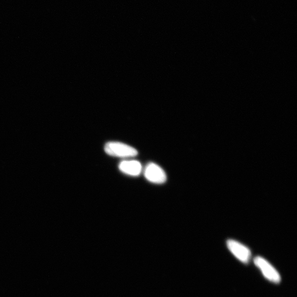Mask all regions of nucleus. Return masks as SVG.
I'll use <instances>...</instances> for the list:
<instances>
[{
  "instance_id": "f257e3e1",
  "label": "nucleus",
  "mask_w": 297,
  "mask_h": 297,
  "mask_svg": "<svg viewBox=\"0 0 297 297\" xmlns=\"http://www.w3.org/2000/svg\"><path fill=\"white\" fill-rule=\"evenodd\" d=\"M104 150L110 156L123 158L134 157L138 154L135 148L117 141L108 142L105 144Z\"/></svg>"
},
{
  "instance_id": "f03ea898",
  "label": "nucleus",
  "mask_w": 297,
  "mask_h": 297,
  "mask_svg": "<svg viewBox=\"0 0 297 297\" xmlns=\"http://www.w3.org/2000/svg\"><path fill=\"white\" fill-rule=\"evenodd\" d=\"M254 263L268 280L275 283H279L281 282L280 274L267 260L261 257H257L254 260Z\"/></svg>"
},
{
  "instance_id": "7ed1b4c3",
  "label": "nucleus",
  "mask_w": 297,
  "mask_h": 297,
  "mask_svg": "<svg viewBox=\"0 0 297 297\" xmlns=\"http://www.w3.org/2000/svg\"><path fill=\"white\" fill-rule=\"evenodd\" d=\"M227 246L229 251L240 262L244 264L250 262L252 254L249 247L233 239L227 241Z\"/></svg>"
},
{
  "instance_id": "20e7f679",
  "label": "nucleus",
  "mask_w": 297,
  "mask_h": 297,
  "mask_svg": "<svg viewBox=\"0 0 297 297\" xmlns=\"http://www.w3.org/2000/svg\"><path fill=\"white\" fill-rule=\"evenodd\" d=\"M144 176L152 183L162 184L166 182L167 176L162 168L153 163L148 164L145 167Z\"/></svg>"
},
{
  "instance_id": "39448f33",
  "label": "nucleus",
  "mask_w": 297,
  "mask_h": 297,
  "mask_svg": "<svg viewBox=\"0 0 297 297\" xmlns=\"http://www.w3.org/2000/svg\"><path fill=\"white\" fill-rule=\"evenodd\" d=\"M119 167L121 172L132 176H139L142 170L141 164L136 160L123 161Z\"/></svg>"
}]
</instances>
